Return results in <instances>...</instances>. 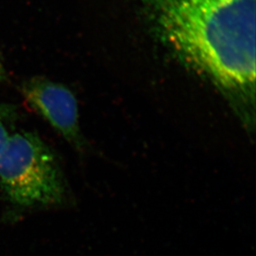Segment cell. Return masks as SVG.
<instances>
[{
	"label": "cell",
	"instance_id": "6da1fadb",
	"mask_svg": "<svg viewBox=\"0 0 256 256\" xmlns=\"http://www.w3.org/2000/svg\"><path fill=\"white\" fill-rule=\"evenodd\" d=\"M158 39L234 104L250 132L256 99V0H144Z\"/></svg>",
	"mask_w": 256,
	"mask_h": 256
},
{
	"label": "cell",
	"instance_id": "7a4b0ae2",
	"mask_svg": "<svg viewBox=\"0 0 256 256\" xmlns=\"http://www.w3.org/2000/svg\"><path fill=\"white\" fill-rule=\"evenodd\" d=\"M0 186L5 198L20 208L72 200L56 154L34 132L12 134L0 151Z\"/></svg>",
	"mask_w": 256,
	"mask_h": 256
},
{
	"label": "cell",
	"instance_id": "3957f363",
	"mask_svg": "<svg viewBox=\"0 0 256 256\" xmlns=\"http://www.w3.org/2000/svg\"><path fill=\"white\" fill-rule=\"evenodd\" d=\"M21 93L34 112L45 118L80 154L90 145L80 131L78 104L65 86L44 76H34L21 85Z\"/></svg>",
	"mask_w": 256,
	"mask_h": 256
},
{
	"label": "cell",
	"instance_id": "277c9868",
	"mask_svg": "<svg viewBox=\"0 0 256 256\" xmlns=\"http://www.w3.org/2000/svg\"><path fill=\"white\" fill-rule=\"evenodd\" d=\"M18 118L17 107L11 104L0 103V151L10 138Z\"/></svg>",
	"mask_w": 256,
	"mask_h": 256
},
{
	"label": "cell",
	"instance_id": "5b68a950",
	"mask_svg": "<svg viewBox=\"0 0 256 256\" xmlns=\"http://www.w3.org/2000/svg\"><path fill=\"white\" fill-rule=\"evenodd\" d=\"M6 80H7V73H6V70H5L2 58H1V55H0V84L4 82Z\"/></svg>",
	"mask_w": 256,
	"mask_h": 256
}]
</instances>
